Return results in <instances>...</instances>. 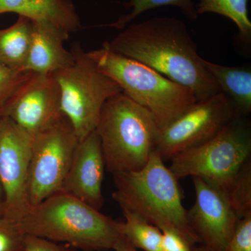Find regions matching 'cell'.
Returning a JSON list of instances; mask_svg holds the SVG:
<instances>
[{"mask_svg": "<svg viewBox=\"0 0 251 251\" xmlns=\"http://www.w3.org/2000/svg\"><path fill=\"white\" fill-rule=\"evenodd\" d=\"M103 46L187 87L198 100L221 92L203 64L187 27L178 18L155 17L130 25Z\"/></svg>", "mask_w": 251, "mask_h": 251, "instance_id": "1", "label": "cell"}, {"mask_svg": "<svg viewBox=\"0 0 251 251\" xmlns=\"http://www.w3.org/2000/svg\"><path fill=\"white\" fill-rule=\"evenodd\" d=\"M27 234L84 251L117 250L130 244L117 222L78 198L59 192L31 206L18 221Z\"/></svg>", "mask_w": 251, "mask_h": 251, "instance_id": "2", "label": "cell"}, {"mask_svg": "<svg viewBox=\"0 0 251 251\" xmlns=\"http://www.w3.org/2000/svg\"><path fill=\"white\" fill-rule=\"evenodd\" d=\"M112 175V198L122 211L136 214L160 229H175L192 247L201 242L188 222L178 179L156 151L140 171Z\"/></svg>", "mask_w": 251, "mask_h": 251, "instance_id": "3", "label": "cell"}, {"mask_svg": "<svg viewBox=\"0 0 251 251\" xmlns=\"http://www.w3.org/2000/svg\"><path fill=\"white\" fill-rule=\"evenodd\" d=\"M95 131L111 174L143 168L160 133L153 115L123 92L104 103Z\"/></svg>", "mask_w": 251, "mask_h": 251, "instance_id": "4", "label": "cell"}, {"mask_svg": "<svg viewBox=\"0 0 251 251\" xmlns=\"http://www.w3.org/2000/svg\"><path fill=\"white\" fill-rule=\"evenodd\" d=\"M87 54L100 72L120 86L124 94L153 115L160 131L198 101L187 87L105 46Z\"/></svg>", "mask_w": 251, "mask_h": 251, "instance_id": "5", "label": "cell"}, {"mask_svg": "<svg viewBox=\"0 0 251 251\" xmlns=\"http://www.w3.org/2000/svg\"><path fill=\"white\" fill-rule=\"evenodd\" d=\"M251 153L250 127L237 116L211 140L173 156L169 168L178 180L200 178L226 194Z\"/></svg>", "mask_w": 251, "mask_h": 251, "instance_id": "6", "label": "cell"}, {"mask_svg": "<svg viewBox=\"0 0 251 251\" xmlns=\"http://www.w3.org/2000/svg\"><path fill=\"white\" fill-rule=\"evenodd\" d=\"M72 51L74 63L52 75L60 90L63 114L81 141L95 130L105 101L122 90L99 70L80 44H74Z\"/></svg>", "mask_w": 251, "mask_h": 251, "instance_id": "7", "label": "cell"}, {"mask_svg": "<svg viewBox=\"0 0 251 251\" xmlns=\"http://www.w3.org/2000/svg\"><path fill=\"white\" fill-rule=\"evenodd\" d=\"M78 143L72 124L65 116L55 125L31 136L28 184L31 207L62 192Z\"/></svg>", "mask_w": 251, "mask_h": 251, "instance_id": "8", "label": "cell"}, {"mask_svg": "<svg viewBox=\"0 0 251 251\" xmlns=\"http://www.w3.org/2000/svg\"><path fill=\"white\" fill-rule=\"evenodd\" d=\"M237 116L222 92L196 103L160 131L154 151L163 161L216 136Z\"/></svg>", "mask_w": 251, "mask_h": 251, "instance_id": "9", "label": "cell"}, {"mask_svg": "<svg viewBox=\"0 0 251 251\" xmlns=\"http://www.w3.org/2000/svg\"><path fill=\"white\" fill-rule=\"evenodd\" d=\"M31 136L8 117L0 119V183L4 215L19 221L31 208L28 196Z\"/></svg>", "mask_w": 251, "mask_h": 251, "instance_id": "10", "label": "cell"}, {"mask_svg": "<svg viewBox=\"0 0 251 251\" xmlns=\"http://www.w3.org/2000/svg\"><path fill=\"white\" fill-rule=\"evenodd\" d=\"M0 117H8L31 136L62 120L60 90L53 75L32 73L0 109Z\"/></svg>", "mask_w": 251, "mask_h": 251, "instance_id": "11", "label": "cell"}, {"mask_svg": "<svg viewBox=\"0 0 251 251\" xmlns=\"http://www.w3.org/2000/svg\"><path fill=\"white\" fill-rule=\"evenodd\" d=\"M192 179L196 202L187 211L190 226L208 249L227 251L239 217L226 193L200 178Z\"/></svg>", "mask_w": 251, "mask_h": 251, "instance_id": "12", "label": "cell"}, {"mask_svg": "<svg viewBox=\"0 0 251 251\" xmlns=\"http://www.w3.org/2000/svg\"><path fill=\"white\" fill-rule=\"evenodd\" d=\"M105 170L100 139L94 130L77 144L62 192L99 210L104 203L102 185Z\"/></svg>", "mask_w": 251, "mask_h": 251, "instance_id": "13", "label": "cell"}, {"mask_svg": "<svg viewBox=\"0 0 251 251\" xmlns=\"http://www.w3.org/2000/svg\"><path fill=\"white\" fill-rule=\"evenodd\" d=\"M32 22L30 48L25 71L48 75L72 65L74 54L64 47L70 34L52 23Z\"/></svg>", "mask_w": 251, "mask_h": 251, "instance_id": "14", "label": "cell"}, {"mask_svg": "<svg viewBox=\"0 0 251 251\" xmlns=\"http://www.w3.org/2000/svg\"><path fill=\"white\" fill-rule=\"evenodd\" d=\"M7 13L35 22L52 23L69 34L82 28L72 0H0V15Z\"/></svg>", "mask_w": 251, "mask_h": 251, "instance_id": "15", "label": "cell"}, {"mask_svg": "<svg viewBox=\"0 0 251 251\" xmlns=\"http://www.w3.org/2000/svg\"><path fill=\"white\" fill-rule=\"evenodd\" d=\"M221 92L228 98L237 113L243 117L251 112V67H226L202 59Z\"/></svg>", "mask_w": 251, "mask_h": 251, "instance_id": "16", "label": "cell"}, {"mask_svg": "<svg viewBox=\"0 0 251 251\" xmlns=\"http://www.w3.org/2000/svg\"><path fill=\"white\" fill-rule=\"evenodd\" d=\"M33 22L18 16L13 25L0 29V64L17 72H24L30 48Z\"/></svg>", "mask_w": 251, "mask_h": 251, "instance_id": "17", "label": "cell"}, {"mask_svg": "<svg viewBox=\"0 0 251 251\" xmlns=\"http://www.w3.org/2000/svg\"><path fill=\"white\" fill-rule=\"evenodd\" d=\"M196 8L198 16L214 13L229 18L237 25L242 41L250 44L251 21L249 17L248 0H201Z\"/></svg>", "mask_w": 251, "mask_h": 251, "instance_id": "18", "label": "cell"}, {"mask_svg": "<svg viewBox=\"0 0 251 251\" xmlns=\"http://www.w3.org/2000/svg\"><path fill=\"white\" fill-rule=\"evenodd\" d=\"M122 212L125 218L122 231L132 247L145 251H163L161 229L136 214Z\"/></svg>", "mask_w": 251, "mask_h": 251, "instance_id": "19", "label": "cell"}, {"mask_svg": "<svg viewBox=\"0 0 251 251\" xmlns=\"http://www.w3.org/2000/svg\"><path fill=\"white\" fill-rule=\"evenodd\" d=\"M124 5L126 8L131 9L129 14L120 16L115 22L101 26L124 29L128 23L145 11L165 6L179 8L186 17L192 21L197 19L198 17L196 6L192 0H128Z\"/></svg>", "mask_w": 251, "mask_h": 251, "instance_id": "20", "label": "cell"}, {"mask_svg": "<svg viewBox=\"0 0 251 251\" xmlns=\"http://www.w3.org/2000/svg\"><path fill=\"white\" fill-rule=\"evenodd\" d=\"M226 195L239 219L251 215L250 161L243 168Z\"/></svg>", "mask_w": 251, "mask_h": 251, "instance_id": "21", "label": "cell"}, {"mask_svg": "<svg viewBox=\"0 0 251 251\" xmlns=\"http://www.w3.org/2000/svg\"><path fill=\"white\" fill-rule=\"evenodd\" d=\"M25 235L18 221L0 216V251H23Z\"/></svg>", "mask_w": 251, "mask_h": 251, "instance_id": "22", "label": "cell"}, {"mask_svg": "<svg viewBox=\"0 0 251 251\" xmlns=\"http://www.w3.org/2000/svg\"><path fill=\"white\" fill-rule=\"evenodd\" d=\"M31 74L32 72H14L0 64V109L4 106Z\"/></svg>", "mask_w": 251, "mask_h": 251, "instance_id": "23", "label": "cell"}, {"mask_svg": "<svg viewBox=\"0 0 251 251\" xmlns=\"http://www.w3.org/2000/svg\"><path fill=\"white\" fill-rule=\"evenodd\" d=\"M227 251H251V215L238 220Z\"/></svg>", "mask_w": 251, "mask_h": 251, "instance_id": "24", "label": "cell"}, {"mask_svg": "<svg viewBox=\"0 0 251 251\" xmlns=\"http://www.w3.org/2000/svg\"><path fill=\"white\" fill-rule=\"evenodd\" d=\"M161 230L163 251H192L193 247L175 229L165 227Z\"/></svg>", "mask_w": 251, "mask_h": 251, "instance_id": "25", "label": "cell"}, {"mask_svg": "<svg viewBox=\"0 0 251 251\" xmlns=\"http://www.w3.org/2000/svg\"><path fill=\"white\" fill-rule=\"evenodd\" d=\"M23 251H69L64 246L49 239L26 234Z\"/></svg>", "mask_w": 251, "mask_h": 251, "instance_id": "26", "label": "cell"}, {"mask_svg": "<svg viewBox=\"0 0 251 251\" xmlns=\"http://www.w3.org/2000/svg\"><path fill=\"white\" fill-rule=\"evenodd\" d=\"M1 119V117H0ZM4 197L3 193L2 188H1V183H0V216L4 215Z\"/></svg>", "mask_w": 251, "mask_h": 251, "instance_id": "27", "label": "cell"}, {"mask_svg": "<svg viewBox=\"0 0 251 251\" xmlns=\"http://www.w3.org/2000/svg\"><path fill=\"white\" fill-rule=\"evenodd\" d=\"M192 251H213L210 250V249H208L207 247H206L205 246H202V247H193Z\"/></svg>", "mask_w": 251, "mask_h": 251, "instance_id": "28", "label": "cell"}, {"mask_svg": "<svg viewBox=\"0 0 251 251\" xmlns=\"http://www.w3.org/2000/svg\"><path fill=\"white\" fill-rule=\"evenodd\" d=\"M115 251H137L136 249L135 248L132 247V246H129V247H126L125 248H122V249H117V250H115Z\"/></svg>", "mask_w": 251, "mask_h": 251, "instance_id": "29", "label": "cell"}]
</instances>
